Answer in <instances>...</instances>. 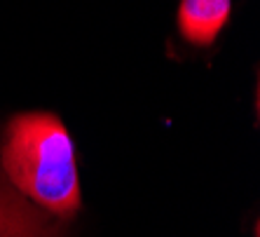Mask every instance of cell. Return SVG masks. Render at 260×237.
<instances>
[{"instance_id": "obj_1", "label": "cell", "mask_w": 260, "mask_h": 237, "mask_svg": "<svg viewBox=\"0 0 260 237\" xmlns=\"http://www.w3.org/2000/svg\"><path fill=\"white\" fill-rule=\"evenodd\" d=\"M0 155L5 179L36 207L61 219L80 209L75 148L56 115H14L5 129Z\"/></svg>"}, {"instance_id": "obj_2", "label": "cell", "mask_w": 260, "mask_h": 237, "mask_svg": "<svg viewBox=\"0 0 260 237\" xmlns=\"http://www.w3.org/2000/svg\"><path fill=\"white\" fill-rule=\"evenodd\" d=\"M52 214H43L0 174V237H61Z\"/></svg>"}, {"instance_id": "obj_3", "label": "cell", "mask_w": 260, "mask_h": 237, "mask_svg": "<svg viewBox=\"0 0 260 237\" xmlns=\"http://www.w3.org/2000/svg\"><path fill=\"white\" fill-rule=\"evenodd\" d=\"M232 14V0H181L176 28L192 47H211L225 31Z\"/></svg>"}]
</instances>
